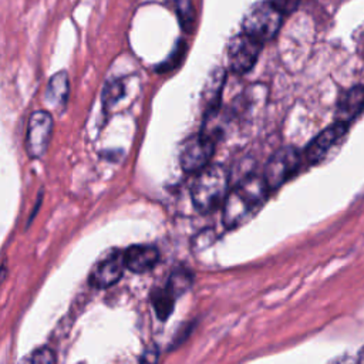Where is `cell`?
<instances>
[{
  "label": "cell",
  "instance_id": "6da1fadb",
  "mask_svg": "<svg viewBox=\"0 0 364 364\" xmlns=\"http://www.w3.org/2000/svg\"><path fill=\"white\" fill-rule=\"evenodd\" d=\"M270 189L262 176L249 175L229 191L223 208L222 220L228 229L239 228L246 223L255 212L262 208Z\"/></svg>",
  "mask_w": 364,
  "mask_h": 364
},
{
  "label": "cell",
  "instance_id": "7a4b0ae2",
  "mask_svg": "<svg viewBox=\"0 0 364 364\" xmlns=\"http://www.w3.org/2000/svg\"><path fill=\"white\" fill-rule=\"evenodd\" d=\"M229 193V171L220 165H208L198 171L191 185L193 206L200 213H209L223 205Z\"/></svg>",
  "mask_w": 364,
  "mask_h": 364
},
{
  "label": "cell",
  "instance_id": "3957f363",
  "mask_svg": "<svg viewBox=\"0 0 364 364\" xmlns=\"http://www.w3.org/2000/svg\"><path fill=\"white\" fill-rule=\"evenodd\" d=\"M282 20L283 13L267 0L250 7L243 18L242 27L246 34L264 43L279 33Z\"/></svg>",
  "mask_w": 364,
  "mask_h": 364
},
{
  "label": "cell",
  "instance_id": "277c9868",
  "mask_svg": "<svg viewBox=\"0 0 364 364\" xmlns=\"http://www.w3.org/2000/svg\"><path fill=\"white\" fill-rule=\"evenodd\" d=\"M301 162L300 152L293 146L279 148L266 162L263 169V178L270 191L280 188L286 181H289Z\"/></svg>",
  "mask_w": 364,
  "mask_h": 364
},
{
  "label": "cell",
  "instance_id": "5b68a950",
  "mask_svg": "<svg viewBox=\"0 0 364 364\" xmlns=\"http://www.w3.org/2000/svg\"><path fill=\"white\" fill-rule=\"evenodd\" d=\"M53 124V117L47 111L37 109L31 112L24 139L26 152L30 159H38L46 154L51 139Z\"/></svg>",
  "mask_w": 364,
  "mask_h": 364
},
{
  "label": "cell",
  "instance_id": "8992f818",
  "mask_svg": "<svg viewBox=\"0 0 364 364\" xmlns=\"http://www.w3.org/2000/svg\"><path fill=\"white\" fill-rule=\"evenodd\" d=\"M216 146V139L203 134L202 131L196 135L189 136L183 145L179 155L181 166L186 172H198L209 165Z\"/></svg>",
  "mask_w": 364,
  "mask_h": 364
},
{
  "label": "cell",
  "instance_id": "52a82bcc",
  "mask_svg": "<svg viewBox=\"0 0 364 364\" xmlns=\"http://www.w3.org/2000/svg\"><path fill=\"white\" fill-rule=\"evenodd\" d=\"M262 44V41L253 38L245 31L232 37V40L228 44L229 68L236 74L247 73L257 61Z\"/></svg>",
  "mask_w": 364,
  "mask_h": 364
},
{
  "label": "cell",
  "instance_id": "ba28073f",
  "mask_svg": "<svg viewBox=\"0 0 364 364\" xmlns=\"http://www.w3.org/2000/svg\"><path fill=\"white\" fill-rule=\"evenodd\" d=\"M127 269L124 250L111 249L102 255L90 270L88 282L97 289H107L114 286Z\"/></svg>",
  "mask_w": 364,
  "mask_h": 364
},
{
  "label": "cell",
  "instance_id": "9c48e42d",
  "mask_svg": "<svg viewBox=\"0 0 364 364\" xmlns=\"http://www.w3.org/2000/svg\"><path fill=\"white\" fill-rule=\"evenodd\" d=\"M348 129V124L343 121H337L330 125L324 131H321L306 148L304 158L309 164H316L324 158V155L331 149L334 144H337Z\"/></svg>",
  "mask_w": 364,
  "mask_h": 364
},
{
  "label": "cell",
  "instance_id": "30bf717a",
  "mask_svg": "<svg viewBox=\"0 0 364 364\" xmlns=\"http://www.w3.org/2000/svg\"><path fill=\"white\" fill-rule=\"evenodd\" d=\"M127 269L134 273L152 270L159 262V250L152 245H132L124 250Z\"/></svg>",
  "mask_w": 364,
  "mask_h": 364
},
{
  "label": "cell",
  "instance_id": "8fae6325",
  "mask_svg": "<svg viewBox=\"0 0 364 364\" xmlns=\"http://www.w3.org/2000/svg\"><path fill=\"white\" fill-rule=\"evenodd\" d=\"M364 109V85H355L346 91L337 107V121L350 122Z\"/></svg>",
  "mask_w": 364,
  "mask_h": 364
},
{
  "label": "cell",
  "instance_id": "7c38bea8",
  "mask_svg": "<svg viewBox=\"0 0 364 364\" xmlns=\"http://www.w3.org/2000/svg\"><path fill=\"white\" fill-rule=\"evenodd\" d=\"M68 94H70L68 75H67L65 71H60L48 80V84L46 87L44 98H46V101L50 107H53L55 109H60V108L65 107L67 100H68Z\"/></svg>",
  "mask_w": 364,
  "mask_h": 364
},
{
  "label": "cell",
  "instance_id": "4fadbf2b",
  "mask_svg": "<svg viewBox=\"0 0 364 364\" xmlns=\"http://www.w3.org/2000/svg\"><path fill=\"white\" fill-rule=\"evenodd\" d=\"M176 296L171 291L168 286L156 287L151 291V303L155 310V314L159 320L165 321L173 311Z\"/></svg>",
  "mask_w": 364,
  "mask_h": 364
},
{
  "label": "cell",
  "instance_id": "5bb4252c",
  "mask_svg": "<svg viewBox=\"0 0 364 364\" xmlns=\"http://www.w3.org/2000/svg\"><path fill=\"white\" fill-rule=\"evenodd\" d=\"M223 82H225V71L222 68L213 70V73L208 78V82L203 88V100H205V105H206L205 112L219 108Z\"/></svg>",
  "mask_w": 364,
  "mask_h": 364
},
{
  "label": "cell",
  "instance_id": "9a60e30c",
  "mask_svg": "<svg viewBox=\"0 0 364 364\" xmlns=\"http://www.w3.org/2000/svg\"><path fill=\"white\" fill-rule=\"evenodd\" d=\"M193 279H195V274L192 270H189L185 266H179L171 272L166 286L178 297L191 289V286L193 284Z\"/></svg>",
  "mask_w": 364,
  "mask_h": 364
},
{
  "label": "cell",
  "instance_id": "2e32d148",
  "mask_svg": "<svg viewBox=\"0 0 364 364\" xmlns=\"http://www.w3.org/2000/svg\"><path fill=\"white\" fill-rule=\"evenodd\" d=\"M124 82L121 80H109L104 88H102V104H104V109L108 111L114 104H117L122 95H124Z\"/></svg>",
  "mask_w": 364,
  "mask_h": 364
},
{
  "label": "cell",
  "instance_id": "e0dca14e",
  "mask_svg": "<svg viewBox=\"0 0 364 364\" xmlns=\"http://www.w3.org/2000/svg\"><path fill=\"white\" fill-rule=\"evenodd\" d=\"M175 10H176V16L181 27L185 31H191L195 24V9L192 4V0H176Z\"/></svg>",
  "mask_w": 364,
  "mask_h": 364
},
{
  "label": "cell",
  "instance_id": "ac0fdd59",
  "mask_svg": "<svg viewBox=\"0 0 364 364\" xmlns=\"http://www.w3.org/2000/svg\"><path fill=\"white\" fill-rule=\"evenodd\" d=\"M55 360L57 358H55V354L53 353V350L46 346L34 350L27 358H24V361L38 363V364H50V363H55Z\"/></svg>",
  "mask_w": 364,
  "mask_h": 364
},
{
  "label": "cell",
  "instance_id": "d6986e66",
  "mask_svg": "<svg viewBox=\"0 0 364 364\" xmlns=\"http://www.w3.org/2000/svg\"><path fill=\"white\" fill-rule=\"evenodd\" d=\"M269 1L273 6H276L283 14H289L294 11L300 4V0H269Z\"/></svg>",
  "mask_w": 364,
  "mask_h": 364
},
{
  "label": "cell",
  "instance_id": "ffe728a7",
  "mask_svg": "<svg viewBox=\"0 0 364 364\" xmlns=\"http://www.w3.org/2000/svg\"><path fill=\"white\" fill-rule=\"evenodd\" d=\"M181 57H183V48L176 50V51L173 53V55H172V57H169V58H168V60L161 65V68H158V71L164 73V71H169V70L175 68V67L179 64Z\"/></svg>",
  "mask_w": 364,
  "mask_h": 364
},
{
  "label": "cell",
  "instance_id": "44dd1931",
  "mask_svg": "<svg viewBox=\"0 0 364 364\" xmlns=\"http://www.w3.org/2000/svg\"><path fill=\"white\" fill-rule=\"evenodd\" d=\"M158 355H159V351L156 348L155 344H151L149 347H146V350L142 353V355L139 357V361H144V363H154L158 360Z\"/></svg>",
  "mask_w": 364,
  "mask_h": 364
},
{
  "label": "cell",
  "instance_id": "7402d4cb",
  "mask_svg": "<svg viewBox=\"0 0 364 364\" xmlns=\"http://www.w3.org/2000/svg\"><path fill=\"white\" fill-rule=\"evenodd\" d=\"M40 202H41V192H40V195H38V199H37V203H36V209L30 213V218H28V223L33 220V218L36 216V213H37V209L40 208Z\"/></svg>",
  "mask_w": 364,
  "mask_h": 364
},
{
  "label": "cell",
  "instance_id": "603a6c76",
  "mask_svg": "<svg viewBox=\"0 0 364 364\" xmlns=\"http://www.w3.org/2000/svg\"><path fill=\"white\" fill-rule=\"evenodd\" d=\"M358 363H364V347L358 351Z\"/></svg>",
  "mask_w": 364,
  "mask_h": 364
}]
</instances>
